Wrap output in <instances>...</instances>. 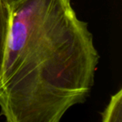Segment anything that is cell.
<instances>
[{
    "label": "cell",
    "mask_w": 122,
    "mask_h": 122,
    "mask_svg": "<svg viewBox=\"0 0 122 122\" xmlns=\"http://www.w3.org/2000/svg\"><path fill=\"white\" fill-rule=\"evenodd\" d=\"M22 1H24V0H7V2L9 3V4L11 7V9H12L13 7H14L16 4H18L20 2H22Z\"/></svg>",
    "instance_id": "277c9868"
},
{
    "label": "cell",
    "mask_w": 122,
    "mask_h": 122,
    "mask_svg": "<svg viewBox=\"0 0 122 122\" xmlns=\"http://www.w3.org/2000/svg\"><path fill=\"white\" fill-rule=\"evenodd\" d=\"M103 122L122 121V90L120 89L110 98L109 104L101 114Z\"/></svg>",
    "instance_id": "3957f363"
},
{
    "label": "cell",
    "mask_w": 122,
    "mask_h": 122,
    "mask_svg": "<svg viewBox=\"0 0 122 122\" xmlns=\"http://www.w3.org/2000/svg\"><path fill=\"white\" fill-rule=\"evenodd\" d=\"M12 19V9L7 0H0V75Z\"/></svg>",
    "instance_id": "7a4b0ae2"
},
{
    "label": "cell",
    "mask_w": 122,
    "mask_h": 122,
    "mask_svg": "<svg viewBox=\"0 0 122 122\" xmlns=\"http://www.w3.org/2000/svg\"><path fill=\"white\" fill-rule=\"evenodd\" d=\"M100 55L71 0H24L12 19L0 75L9 122H59L87 100Z\"/></svg>",
    "instance_id": "6da1fadb"
}]
</instances>
